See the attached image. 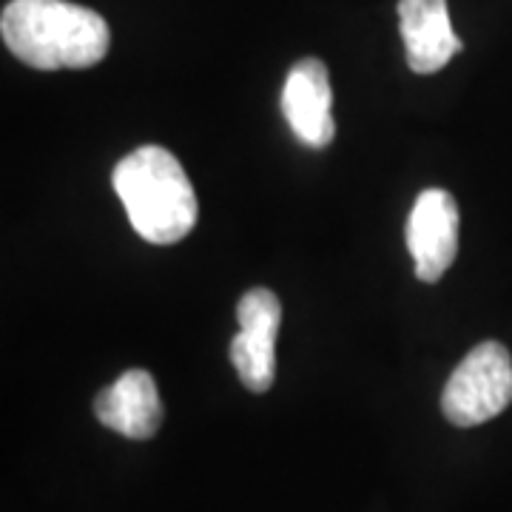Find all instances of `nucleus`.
<instances>
[{
  "instance_id": "6e6552de",
  "label": "nucleus",
  "mask_w": 512,
  "mask_h": 512,
  "mask_svg": "<svg viewBox=\"0 0 512 512\" xmlns=\"http://www.w3.org/2000/svg\"><path fill=\"white\" fill-rule=\"evenodd\" d=\"M407 66L416 74L441 72L464 49L453 32L447 0H399Z\"/></svg>"
},
{
  "instance_id": "20e7f679",
  "label": "nucleus",
  "mask_w": 512,
  "mask_h": 512,
  "mask_svg": "<svg viewBox=\"0 0 512 512\" xmlns=\"http://www.w3.org/2000/svg\"><path fill=\"white\" fill-rule=\"evenodd\" d=\"M239 333L231 339V365L251 393H268L276 379V333L282 302L268 288L248 291L237 305Z\"/></svg>"
},
{
  "instance_id": "f257e3e1",
  "label": "nucleus",
  "mask_w": 512,
  "mask_h": 512,
  "mask_svg": "<svg viewBox=\"0 0 512 512\" xmlns=\"http://www.w3.org/2000/svg\"><path fill=\"white\" fill-rule=\"evenodd\" d=\"M3 43L20 63L57 72L89 69L109 55L111 32L103 15L69 0H12L0 15Z\"/></svg>"
},
{
  "instance_id": "0eeeda50",
  "label": "nucleus",
  "mask_w": 512,
  "mask_h": 512,
  "mask_svg": "<svg viewBox=\"0 0 512 512\" xmlns=\"http://www.w3.org/2000/svg\"><path fill=\"white\" fill-rule=\"evenodd\" d=\"M94 416L103 427L134 441L157 436L163 424V402L157 382L148 370H126L114 384L97 393Z\"/></svg>"
},
{
  "instance_id": "423d86ee",
  "label": "nucleus",
  "mask_w": 512,
  "mask_h": 512,
  "mask_svg": "<svg viewBox=\"0 0 512 512\" xmlns=\"http://www.w3.org/2000/svg\"><path fill=\"white\" fill-rule=\"evenodd\" d=\"M282 114L299 143L311 148H328L333 143V89L328 66L319 57H302L293 63L282 89Z\"/></svg>"
},
{
  "instance_id": "7ed1b4c3",
  "label": "nucleus",
  "mask_w": 512,
  "mask_h": 512,
  "mask_svg": "<svg viewBox=\"0 0 512 512\" xmlns=\"http://www.w3.org/2000/svg\"><path fill=\"white\" fill-rule=\"evenodd\" d=\"M512 404V356L501 342H481L453 370L441 410L456 427H478Z\"/></svg>"
},
{
  "instance_id": "39448f33",
  "label": "nucleus",
  "mask_w": 512,
  "mask_h": 512,
  "mask_svg": "<svg viewBox=\"0 0 512 512\" xmlns=\"http://www.w3.org/2000/svg\"><path fill=\"white\" fill-rule=\"evenodd\" d=\"M458 222V205L450 191L427 188L416 197L404 239L421 282L433 285L453 268L458 254Z\"/></svg>"
},
{
  "instance_id": "f03ea898",
  "label": "nucleus",
  "mask_w": 512,
  "mask_h": 512,
  "mask_svg": "<svg viewBox=\"0 0 512 512\" xmlns=\"http://www.w3.org/2000/svg\"><path fill=\"white\" fill-rule=\"evenodd\" d=\"M111 185L131 228L151 245H174L197 225V194L183 163L163 146H140L114 165Z\"/></svg>"
}]
</instances>
